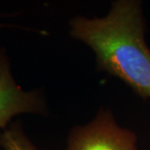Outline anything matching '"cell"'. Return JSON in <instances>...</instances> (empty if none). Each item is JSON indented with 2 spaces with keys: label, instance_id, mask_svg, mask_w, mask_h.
I'll use <instances>...</instances> for the list:
<instances>
[{
  "label": "cell",
  "instance_id": "4",
  "mask_svg": "<svg viewBox=\"0 0 150 150\" xmlns=\"http://www.w3.org/2000/svg\"><path fill=\"white\" fill-rule=\"evenodd\" d=\"M0 146L4 150H38L28 139L20 122H11L0 130Z\"/></svg>",
  "mask_w": 150,
  "mask_h": 150
},
{
  "label": "cell",
  "instance_id": "1",
  "mask_svg": "<svg viewBox=\"0 0 150 150\" xmlns=\"http://www.w3.org/2000/svg\"><path fill=\"white\" fill-rule=\"evenodd\" d=\"M70 35L91 48L100 70L115 76L143 98H150V50L145 42L142 3L117 0L105 17H75Z\"/></svg>",
  "mask_w": 150,
  "mask_h": 150
},
{
  "label": "cell",
  "instance_id": "2",
  "mask_svg": "<svg viewBox=\"0 0 150 150\" xmlns=\"http://www.w3.org/2000/svg\"><path fill=\"white\" fill-rule=\"evenodd\" d=\"M67 150H137V136L101 110L88 124L71 130Z\"/></svg>",
  "mask_w": 150,
  "mask_h": 150
},
{
  "label": "cell",
  "instance_id": "3",
  "mask_svg": "<svg viewBox=\"0 0 150 150\" xmlns=\"http://www.w3.org/2000/svg\"><path fill=\"white\" fill-rule=\"evenodd\" d=\"M46 106L38 91L25 92L16 83L11 73L5 51H0V129L4 130L16 115L43 114Z\"/></svg>",
  "mask_w": 150,
  "mask_h": 150
}]
</instances>
